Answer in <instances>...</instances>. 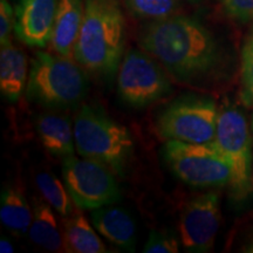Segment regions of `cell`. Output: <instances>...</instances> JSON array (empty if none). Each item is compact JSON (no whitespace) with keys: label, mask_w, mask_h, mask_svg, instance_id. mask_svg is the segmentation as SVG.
Here are the masks:
<instances>
[{"label":"cell","mask_w":253,"mask_h":253,"mask_svg":"<svg viewBox=\"0 0 253 253\" xmlns=\"http://www.w3.org/2000/svg\"><path fill=\"white\" fill-rule=\"evenodd\" d=\"M58 0H19L15 7L14 33L31 47H46L54 27Z\"/></svg>","instance_id":"8fae6325"},{"label":"cell","mask_w":253,"mask_h":253,"mask_svg":"<svg viewBox=\"0 0 253 253\" xmlns=\"http://www.w3.org/2000/svg\"><path fill=\"white\" fill-rule=\"evenodd\" d=\"M171 91V84L161 63L149 53L129 49L122 58L118 74V93L128 106L142 108Z\"/></svg>","instance_id":"9c48e42d"},{"label":"cell","mask_w":253,"mask_h":253,"mask_svg":"<svg viewBox=\"0 0 253 253\" xmlns=\"http://www.w3.org/2000/svg\"><path fill=\"white\" fill-rule=\"evenodd\" d=\"M14 251L13 245L11 244V242L7 238H4L2 237L1 240H0V252L2 253H11Z\"/></svg>","instance_id":"d4e9b609"},{"label":"cell","mask_w":253,"mask_h":253,"mask_svg":"<svg viewBox=\"0 0 253 253\" xmlns=\"http://www.w3.org/2000/svg\"><path fill=\"white\" fill-rule=\"evenodd\" d=\"M88 78L84 68L61 55L37 52L32 59L26 97L46 108L72 109L88 93Z\"/></svg>","instance_id":"3957f363"},{"label":"cell","mask_w":253,"mask_h":253,"mask_svg":"<svg viewBox=\"0 0 253 253\" xmlns=\"http://www.w3.org/2000/svg\"><path fill=\"white\" fill-rule=\"evenodd\" d=\"M126 20L120 0H84L74 59L82 68L112 78L123 58Z\"/></svg>","instance_id":"7a4b0ae2"},{"label":"cell","mask_w":253,"mask_h":253,"mask_svg":"<svg viewBox=\"0 0 253 253\" xmlns=\"http://www.w3.org/2000/svg\"><path fill=\"white\" fill-rule=\"evenodd\" d=\"M251 131H252V136H253V115H252V123H251Z\"/></svg>","instance_id":"4316f807"},{"label":"cell","mask_w":253,"mask_h":253,"mask_svg":"<svg viewBox=\"0 0 253 253\" xmlns=\"http://www.w3.org/2000/svg\"><path fill=\"white\" fill-rule=\"evenodd\" d=\"M15 26V11L8 0H0V42L1 46L12 42L11 36Z\"/></svg>","instance_id":"cb8c5ba5"},{"label":"cell","mask_w":253,"mask_h":253,"mask_svg":"<svg viewBox=\"0 0 253 253\" xmlns=\"http://www.w3.org/2000/svg\"><path fill=\"white\" fill-rule=\"evenodd\" d=\"M163 157L177 178L195 188L230 184V166L214 143L167 141Z\"/></svg>","instance_id":"8992f818"},{"label":"cell","mask_w":253,"mask_h":253,"mask_svg":"<svg viewBox=\"0 0 253 253\" xmlns=\"http://www.w3.org/2000/svg\"><path fill=\"white\" fill-rule=\"evenodd\" d=\"M65 252L72 253H107L106 245L101 240L89 221L81 211H73L63 223Z\"/></svg>","instance_id":"e0dca14e"},{"label":"cell","mask_w":253,"mask_h":253,"mask_svg":"<svg viewBox=\"0 0 253 253\" xmlns=\"http://www.w3.org/2000/svg\"><path fill=\"white\" fill-rule=\"evenodd\" d=\"M140 46L177 81L195 84L214 71L219 49L210 31L186 15L151 21L142 28Z\"/></svg>","instance_id":"6da1fadb"},{"label":"cell","mask_w":253,"mask_h":253,"mask_svg":"<svg viewBox=\"0 0 253 253\" xmlns=\"http://www.w3.org/2000/svg\"><path fill=\"white\" fill-rule=\"evenodd\" d=\"M95 230L123 251L132 252L136 243L135 221L128 211L119 207H106L91 210Z\"/></svg>","instance_id":"7c38bea8"},{"label":"cell","mask_w":253,"mask_h":253,"mask_svg":"<svg viewBox=\"0 0 253 253\" xmlns=\"http://www.w3.org/2000/svg\"><path fill=\"white\" fill-rule=\"evenodd\" d=\"M125 2L135 17L151 21L175 15L181 5V0H125Z\"/></svg>","instance_id":"ffe728a7"},{"label":"cell","mask_w":253,"mask_h":253,"mask_svg":"<svg viewBox=\"0 0 253 253\" xmlns=\"http://www.w3.org/2000/svg\"><path fill=\"white\" fill-rule=\"evenodd\" d=\"M178 251V239L171 233L158 231H151L147 244L143 248L145 253H177Z\"/></svg>","instance_id":"7402d4cb"},{"label":"cell","mask_w":253,"mask_h":253,"mask_svg":"<svg viewBox=\"0 0 253 253\" xmlns=\"http://www.w3.org/2000/svg\"><path fill=\"white\" fill-rule=\"evenodd\" d=\"M218 114L217 104L211 97L183 95L157 116L156 130L167 141L213 143Z\"/></svg>","instance_id":"5b68a950"},{"label":"cell","mask_w":253,"mask_h":253,"mask_svg":"<svg viewBox=\"0 0 253 253\" xmlns=\"http://www.w3.org/2000/svg\"><path fill=\"white\" fill-rule=\"evenodd\" d=\"M243 100L253 104V30L245 38L242 47Z\"/></svg>","instance_id":"44dd1931"},{"label":"cell","mask_w":253,"mask_h":253,"mask_svg":"<svg viewBox=\"0 0 253 253\" xmlns=\"http://www.w3.org/2000/svg\"><path fill=\"white\" fill-rule=\"evenodd\" d=\"M32 210L20 189L13 185L4 186L0 196V219L2 225L18 237L30 231Z\"/></svg>","instance_id":"ac0fdd59"},{"label":"cell","mask_w":253,"mask_h":253,"mask_svg":"<svg viewBox=\"0 0 253 253\" xmlns=\"http://www.w3.org/2000/svg\"><path fill=\"white\" fill-rule=\"evenodd\" d=\"M62 177L71 197L81 210L112 205L121 198L114 172L89 158H63Z\"/></svg>","instance_id":"ba28073f"},{"label":"cell","mask_w":253,"mask_h":253,"mask_svg":"<svg viewBox=\"0 0 253 253\" xmlns=\"http://www.w3.org/2000/svg\"><path fill=\"white\" fill-rule=\"evenodd\" d=\"M219 225L218 194L207 192L190 199L179 214L178 231L183 246L189 252L212 251Z\"/></svg>","instance_id":"30bf717a"},{"label":"cell","mask_w":253,"mask_h":253,"mask_svg":"<svg viewBox=\"0 0 253 253\" xmlns=\"http://www.w3.org/2000/svg\"><path fill=\"white\" fill-rule=\"evenodd\" d=\"M84 15V0H58V8L50 38V48L58 55L69 58Z\"/></svg>","instance_id":"4fadbf2b"},{"label":"cell","mask_w":253,"mask_h":253,"mask_svg":"<svg viewBox=\"0 0 253 253\" xmlns=\"http://www.w3.org/2000/svg\"><path fill=\"white\" fill-rule=\"evenodd\" d=\"M27 58L23 50L12 45L1 46L0 52V90L6 100L15 102L26 86Z\"/></svg>","instance_id":"9a60e30c"},{"label":"cell","mask_w":253,"mask_h":253,"mask_svg":"<svg viewBox=\"0 0 253 253\" xmlns=\"http://www.w3.org/2000/svg\"><path fill=\"white\" fill-rule=\"evenodd\" d=\"M36 129L41 144L50 155L63 158L74 155V126L67 115L40 114L36 121Z\"/></svg>","instance_id":"5bb4252c"},{"label":"cell","mask_w":253,"mask_h":253,"mask_svg":"<svg viewBox=\"0 0 253 253\" xmlns=\"http://www.w3.org/2000/svg\"><path fill=\"white\" fill-rule=\"evenodd\" d=\"M252 137L242 110L225 106L219 110L213 143L230 166V186L233 197L242 201L251 191Z\"/></svg>","instance_id":"52a82bcc"},{"label":"cell","mask_w":253,"mask_h":253,"mask_svg":"<svg viewBox=\"0 0 253 253\" xmlns=\"http://www.w3.org/2000/svg\"><path fill=\"white\" fill-rule=\"evenodd\" d=\"M243 251L248 253H253V235L246 240L244 246H243Z\"/></svg>","instance_id":"484cf974"},{"label":"cell","mask_w":253,"mask_h":253,"mask_svg":"<svg viewBox=\"0 0 253 253\" xmlns=\"http://www.w3.org/2000/svg\"><path fill=\"white\" fill-rule=\"evenodd\" d=\"M30 239L39 248L50 252H65L63 232L50 205L36 198L33 218L30 227Z\"/></svg>","instance_id":"2e32d148"},{"label":"cell","mask_w":253,"mask_h":253,"mask_svg":"<svg viewBox=\"0 0 253 253\" xmlns=\"http://www.w3.org/2000/svg\"><path fill=\"white\" fill-rule=\"evenodd\" d=\"M74 141L81 157L96 161L122 176L134 143L128 129L96 106H82L74 119Z\"/></svg>","instance_id":"277c9868"},{"label":"cell","mask_w":253,"mask_h":253,"mask_svg":"<svg viewBox=\"0 0 253 253\" xmlns=\"http://www.w3.org/2000/svg\"><path fill=\"white\" fill-rule=\"evenodd\" d=\"M189 1H191V2H197V1H201V0H189Z\"/></svg>","instance_id":"83f0119b"},{"label":"cell","mask_w":253,"mask_h":253,"mask_svg":"<svg viewBox=\"0 0 253 253\" xmlns=\"http://www.w3.org/2000/svg\"><path fill=\"white\" fill-rule=\"evenodd\" d=\"M229 17L240 23L253 21V0H221Z\"/></svg>","instance_id":"603a6c76"},{"label":"cell","mask_w":253,"mask_h":253,"mask_svg":"<svg viewBox=\"0 0 253 253\" xmlns=\"http://www.w3.org/2000/svg\"><path fill=\"white\" fill-rule=\"evenodd\" d=\"M36 184L43 201L48 203L56 212L63 217L73 213V199L69 195L67 186L54 173L40 171L36 176Z\"/></svg>","instance_id":"d6986e66"}]
</instances>
